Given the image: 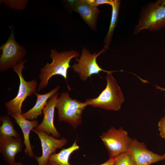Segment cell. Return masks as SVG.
<instances>
[{"label": "cell", "mask_w": 165, "mask_h": 165, "mask_svg": "<svg viewBox=\"0 0 165 165\" xmlns=\"http://www.w3.org/2000/svg\"><path fill=\"white\" fill-rule=\"evenodd\" d=\"M79 56V52L73 50L58 52L56 50L51 49L50 57L52 61L50 63H47L40 69L39 75L40 82L37 91L46 87L50 79L55 75H61L64 78L68 90H70L71 89L67 81L68 70L71 67L70 63L72 58Z\"/></svg>", "instance_id": "cell-1"}, {"label": "cell", "mask_w": 165, "mask_h": 165, "mask_svg": "<svg viewBox=\"0 0 165 165\" xmlns=\"http://www.w3.org/2000/svg\"><path fill=\"white\" fill-rule=\"evenodd\" d=\"M113 71L107 73L105 88L96 98L87 99L85 102L88 106L110 111H118L121 108L125 98L122 91L113 76Z\"/></svg>", "instance_id": "cell-2"}, {"label": "cell", "mask_w": 165, "mask_h": 165, "mask_svg": "<svg viewBox=\"0 0 165 165\" xmlns=\"http://www.w3.org/2000/svg\"><path fill=\"white\" fill-rule=\"evenodd\" d=\"M87 106L86 102L71 98L68 92H62L57 98L56 107L59 121L67 122L76 129L82 124V114Z\"/></svg>", "instance_id": "cell-3"}, {"label": "cell", "mask_w": 165, "mask_h": 165, "mask_svg": "<svg viewBox=\"0 0 165 165\" xmlns=\"http://www.w3.org/2000/svg\"><path fill=\"white\" fill-rule=\"evenodd\" d=\"M165 27V6L161 5L158 0L148 4L142 9L133 34H137L143 30L158 31Z\"/></svg>", "instance_id": "cell-4"}, {"label": "cell", "mask_w": 165, "mask_h": 165, "mask_svg": "<svg viewBox=\"0 0 165 165\" xmlns=\"http://www.w3.org/2000/svg\"><path fill=\"white\" fill-rule=\"evenodd\" d=\"M27 61V60H23L13 68V71L19 77L20 84L16 96L5 103L8 115L22 114L21 107L23 102L28 96L36 93L38 86L37 80L33 79L26 81L22 75V70L25 68L24 65Z\"/></svg>", "instance_id": "cell-5"}, {"label": "cell", "mask_w": 165, "mask_h": 165, "mask_svg": "<svg viewBox=\"0 0 165 165\" xmlns=\"http://www.w3.org/2000/svg\"><path fill=\"white\" fill-rule=\"evenodd\" d=\"M105 147L109 158L115 157L129 151L132 140L128 132L121 127L118 129L112 127L100 136Z\"/></svg>", "instance_id": "cell-6"}, {"label": "cell", "mask_w": 165, "mask_h": 165, "mask_svg": "<svg viewBox=\"0 0 165 165\" xmlns=\"http://www.w3.org/2000/svg\"><path fill=\"white\" fill-rule=\"evenodd\" d=\"M2 53L0 57V71L3 72L13 68L23 61L26 54L24 46L15 40L13 28L7 41L0 47Z\"/></svg>", "instance_id": "cell-7"}, {"label": "cell", "mask_w": 165, "mask_h": 165, "mask_svg": "<svg viewBox=\"0 0 165 165\" xmlns=\"http://www.w3.org/2000/svg\"><path fill=\"white\" fill-rule=\"evenodd\" d=\"M105 51L102 49L97 53L94 52L92 54L88 49L84 47L79 58H76L77 63L73 64L71 67L75 72L78 74L80 79L84 81H86L92 75L98 74L101 72L109 73L111 71L102 69L97 61V57Z\"/></svg>", "instance_id": "cell-8"}, {"label": "cell", "mask_w": 165, "mask_h": 165, "mask_svg": "<svg viewBox=\"0 0 165 165\" xmlns=\"http://www.w3.org/2000/svg\"><path fill=\"white\" fill-rule=\"evenodd\" d=\"M32 131L35 133L40 141L42 154L41 156H34L38 165H47L48 160L53 154L56 153L58 149H61L68 143L67 139L64 138H57L43 131L35 128Z\"/></svg>", "instance_id": "cell-9"}, {"label": "cell", "mask_w": 165, "mask_h": 165, "mask_svg": "<svg viewBox=\"0 0 165 165\" xmlns=\"http://www.w3.org/2000/svg\"><path fill=\"white\" fill-rule=\"evenodd\" d=\"M129 151L135 165H150L165 160V154L159 155L149 150L145 143L132 139Z\"/></svg>", "instance_id": "cell-10"}, {"label": "cell", "mask_w": 165, "mask_h": 165, "mask_svg": "<svg viewBox=\"0 0 165 165\" xmlns=\"http://www.w3.org/2000/svg\"><path fill=\"white\" fill-rule=\"evenodd\" d=\"M59 93L57 92L50 98L42 111L43 117L41 123L35 129L45 132L57 138L61 136L54 123L55 109Z\"/></svg>", "instance_id": "cell-11"}, {"label": "cell", "mask_w": 165, "mask_h": 165, "mask_svg": "<svg viewBox=\"0 0 165 165\" xmlns=\"http://www.w3.org/2000/svg\"><path fill=\"white\" fill-rule=\"evenodd\" d=\"M73 10L78 13L82 19L93 31L96 30L97 20L100 13L97 7L91 6L83 0H69Z\"/></svg>", "instance_id": "cell-12"}, {"label": "cell", "mask_w": 165, "mask_h": 165, "mask_svg": "<svg viewBox=\"0 0 165 165\" xmlns=\"http://www.w3.org/2000/svg\"><path fill=\"white\" fill-rule=\"evenodd\" d=\"M23 146L20 137H0V152L5 161L10 165L16 163L15 157L21 151Z\"/></svg>", "instance_id": "cell-13"}, {"label": "cell", "mask_w": 165, "mask_h": 165, "mask_svg": "<svg viewBox=\"0 0 165 165\" xmlns=\"http://www.w3.org/2000/svg\"><path fill=\"white\" fill-rule=\"evenodd\" d=\"M10 116L14 119L15 122L22 130L24 139L23 143L25 147L24 153L30 157H34L35 155L31 145L29 135L31 131L37 127L39 124L38 121L37 119L28 120L22 114L13 115Z\"/></svg>", "instance_id": "cell-14"}, {"label": "cell", "mask_w": 165, "mask_h": 165, "mask_svg": "<svg viewBox=\"0 0 165 165\" xmlns=\"http://www.w3.org/2000/svg\"><path fill=\"white\" fill-rule=\"evenodd\" d=\"M60 86L58 85L49 92L44 94L35 93L37 100L35 105L27 112L22 114L26 119L29 120L37 119L42 115V111L46 105L48 100L57 93Z\"/></svg>", "instance_id": "cell-15"}, {"label": "cell", "mask_w": 165, "mask_h": 165, "mask_svg": "<svg viewBox=\"0 0 165 165\" xmlns=\"http://www.w3.org/2000/svg\"><path fill=\"white\" fill-rule=\"evenodd\" d=\"M79 148L76 140L70 146L63 148L58 152L51 155L48 160L47 165H73L69 162L70 157Z\"/></svg>", "instance_id": "cell-16"}, {"label": "cell", "mask_w": 165, "mask_h": 165, "mask_svg": "<svg viewBox=\"0 0 165 165\" xmlns=\"http://www.w3.org/2000/svg\"><path fill=\"white\" fill-rule=\"evenodd\" d=\"M120 1L114 0L111 6L112 11L110 24L108 31L104 40V46L103 48L106 51L109 48L113 35L117 23Z\"/></svg>", "instance_id": "cell-17"}, {"label": "cell", "mask_w": 165, "mask_h": 165, "mask_svg": "<svg viewBox=\"0 0 165 165\" xmlns=\"http://www.w3.org/2000/svg\"><path fill=\"white\" fill-rule=\"evenodd\" d=\"M2 124L0 127V137H20L19 134L15 130L14 124L8 116H1Z\"/></svg>", "instance_id": "cell-18"}, {"label": "cell", "mask_w": 165, "mask_h": 165, "mask_svg": "<svg viewBox=\"0 0 165 165\" xmlns=\"http://www.w3.org/2000/svg\"><path fill=\"white\" fill-rule=\"evenodd\" d=\"M2 3L9 7L15 10H22L24 9L28 4L27 0H4Z\"/></svg>", "instance_id": "cell-19"}, {"label": "cell", "mask_w": 165, "mask_h": 165, "mask_svg": "<svg viewBox=\"0 0 165 165\" xmlns=\"http://www.w3.org/2000/svg\"><path fill=\"white\" fill-rule=\"evenodd\" d=\"M115 157L114 165H135L129 151L122 153Z\"/></svg>", "instance_id": "cell-20"}, {"label": "cell", "mask_w": 165, "mask_h": 165, "mask_svg": "<svg viewBox=\"0 0 165 165\" xmlns=\"http://www.w3.org/2000/svg\"><path fill=\"white\" fill-rule=\"evenodd\" d=\"M89 5L93 7L103 4H108L111 6L113 3L114 1L112 0H83Z\"/></svg>", "instance_id": "cell-21"}, {"label": "cell", "mask_w": 165, "mask_h": 165, "mask_svg": "<svg viewBox=\"0 0 165 165\" xmlns=\"http://www.w3.org/2000/svg\"><path fill=\"white\" fill-rule=\"evenodd\" d=\"M158 125L160 135L161 138L165 140V116L161 119Z\"/></svg>", "instance_id": "cell-22"}, {"label": "cell", "mask_w": 165, "mask_h": 165, "mask_svg": "<svg viewBox=\"0 0 165 165\" xmlns=\"http://www.w3.org/2000/svg\"><path fill=\"white\" fill-rule=\"evenodd\" d=\"M115 160L116 157L110 158L105 162L99 165L93 164L92 165H114Z\"/></svg>", "instance_id": "cell-23"}, {"label": "cell", "mask_w": 165, "mask_h": 165, "mask_svg": "<svg viewBox=\"0 0 165 165\" xmlns=\"http://www.w3.org/2000/svg\"><path fill=\"white\" fill-rule=\"evenodd\" d=\"M156 88L157 89L160 90L162 91H165V88L160 87L157 85H156Z\"/></svg>", "instance_id": "cell-24"}, {"label": "cell", "mask_w": 165, "mask_h": 165, "mask_svg": "<svg viewBox=\"0 0 165 165\" xmlns=\"http://www.w3.org/2000/svg\"><path fill=\"white\" fill-rule=\"evenodd\" d=\"M160 4L163 6H165V0H159Z\"/></svg>", "instance_id": "cell-25"}, {"label": "cell", "mask_w": 165, "mask_h": 165, "mask_svg": "<svg viewBox=\"0 0 165 165\" xmlns=\"http://www.w3.org/2000/svg\"><path fill=\"white\" fill-rule=\"evenodd\" d=\"M14 165H24L21 162H16Z\"/></svg>", "instance_id": "cell-26"}, {"label": "cell", "mask_w": 165, "mask_h": 165, "mask_svg": "<svg viewBox=\"0 0 165 165\" xmlns=\"http://www.w3.org/2000/svg\"><path fill=\"white\" fill-rule=\"evenodd\" d=\"M164 97H165V95H164Z\"/></svg>", "instance_id": "cell-27"}, {"label": "cell", "mask_w": 165, "mask_h": 165, "mask_svg": "<svg viewBox=\"0 0 165 165\" xmlns=\"http://www.w3.org/2000/svg\"><path fill=\"white\" fill-rule=\"evenodd\" d=\"M164 111H165V109H164Z\"/></svg>", "instance_id": "cell-28"}]
</instances>
